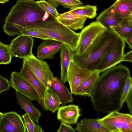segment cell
I'll list each match as a JSON object with an SVG mask.
<instances>
[{"label":"cell","instance_id":"1","mask_svg":"<svg viewBox=\"0 0 132 132\" xmlns=\"http://www.w3.org/2000/svg\"><path fill=\"white\" fill-rule=\"evenodd\" d=\"M100 76L90 97L94 109L104 113L119 111L120 99L129 68L122 64L109 68Z\"/></svg>","mask_w":132,"mask_h":132},{"label":"cell","instance_id":"2","mask_svg":"<svg viewBox=\"0 0 132 132\" xmlns=\"http://www.w3.org/2000/svg\"><path fill=\"white\" fill-rule=\"evenodd\" d=\"M50 15L35 0H17L6 17L3 26L16 24L30 28L41 27L47 21L52 20L48 19Z\"/></svg>","mask_w":132,"mask_h":132},{"label":"cell","instance_id":"3","mask_svg":"<svg viewBox=\"0 0 132 132\" xmlns=\"http://www.w3.org/2000/svg\"><path fill=\"white\" fill-rule=\"evenodd\" d=\"M120 37L110 28L102 33L82 54L74 53L72 60L78 66L92 72L106 54L115 45Z\"/></svg>","mask_w":132,"mask_h":132},{"label":"cell","instance_id":"4","mask_svg":"<svg viewBox=\"0 0 132 132\" xmlns=\"http://www.w3.org/2000/svg\"><path fill=\"white\" fill-rule=\"evenodd\" d=\"M32 29L43 33L51 39L58 41L67 45L73 51L77 48L79 33L76 32L55 19L47 21L42 27Z\"/></svg>","mask_w":132,"mask_h":132},{"label":"cell","instance_id":"5","mask_svg":"<svg viewBox=\"0 0 132 132\" xmlns=\"http://www.w3.org/2000/svg\"><path fill=\"white\" fill-rule=\"evenodd\" d=\"M99 120L111 132H132V116L130 114L114 111Z\"/></svg>","mask_w":132,"mask_h":132},{"label":"cell","instance_id":"6","mask_svg":"<svg viewBox=\"0 0 132 132\" xmlns=\"http://www.w3.org/2000/svg\"><path fill=\"white\" fill-rule=\"evenodd\" d=\"M107 28L99 22H93L84 28L79 33L77 47L73 51L75 54H82L95 40Z\"/></svg>","mask_w":132,"mask_h":132},{"label":"cell","instance_id":"7","mask_svg":"<svg viewBox=\"0 0 132 132\" xmlns=\"http://www.w3.org/2000/svg\"><path fill=\"white\" fill-rule=\"evenodd\" d=\"M125 42L120 37L115 45L108 52L99 64L96 71L100 73L122 61Z\"/></svg>","mask_w":132,"mask_h":132},{"label":"cell","instance_id":"8","mask_svg":"<svg viewBox=\"0 0 132 132\" xmlns=\"http://www.w3.org/2000/svg\"><path fill=\"white\" fill-rule=\"evenodd\" d=\"M34 39L31 37L19 35L13 39L9 45L12 57L25 59L33 54L32 49Z\"/></svg>","mask_w":132,"mask_h":132},{"label":"cell","instance_id":"9","mask_svg":"<svg viewBox=\"0 0 132 132\" xmlns=\"http://www.w3.org/2000/svg\"><path fill=\"white\" fill-rule=\"evenodd\" d=\"M25 60L34 74L45 88L49 87L54 76L47 62L38 59L34 55Z\"/></svg>","mask_w":132,"mask_h":132},{"label":"cell","instance_id":"10","mask_svg":"<svg viewBox=\"0 0 132 132\" xmlns=\"http://www.w3.org/2000/svg\"><path fill=\"white\" fill-rule=\"evenodd\" d=\"M10 84L16 90L31 101H39L37 92L31 84L19 72H12L11 74Z\"/></svg>","mask_w":132,"mask_h":132},{"label":"cell","instance_id":"11","mask_svg":"<svg viewBox=\"0 0 132 132\" xmlns=\"http://www.w3.org/2000/svg\"><path fill=\"white\" fill-rule=\"evenodd\" d=\"M26 129L20 116L11 111L3 113L0 121V132H26Z\"/></svg>","mask_w":132,"mask_h":132},{"label":"cell","instance_id":"12","mask_svg":"<svg viewBox=\"0 0 132 132\" xmlns=\"http://www.w3.org/2000/svg\"><path fill=\"white\" fill-rule=\"evenodd\" d=\"M23 60V65L19 73L36 90L39 97L38 103L44 110L46 111L43 101L46 88L34 74L26 61Z\"/></svg>","mask_w":132,"mask_h":132},{"label":"cell","instance_id":"13","mask_svg":"<svg viewBox=\"0 0 132 132\" xmlns=\"http://www.w3.org/2000/svg\"><path fill=\"white\" fill-rule=\"evenodd\" d=\"M93 72L78 65L72 60L68 68L67 81L69 83L71 92L73 94L78 86L90 76Z\"/></svg>","mask_w":132,"mask_h":132},{"label":"cell","instance_id":"14","mask_svg":"<svg viewBox=\"0 0 132 132\" xmlns=\"http://www.w3.org/2000/svg\"><path fill=\"white\" fill-rule=\"evenodd\" d=\"M44 40L38 47L37 58L42 60L53 59L55 55L60 50L64 44L53 39Z\"/></svg>","mask_w":132,"mask_h":132},{"label":"cell","instance_id":"15","mask_svg":"<svg viewBox=\"0 0 132 132\" xmlns=\"http://www.w3.org/2000/svg\"><path fill=\"white\" fill-rule=\"evenodd\" d=\"M57 118L61 122L75 124L80 116L78 106L71 104L62 106L57 109Z\"/></svg>","mask_w":132,"mask_h":132},{"label":"cell","instance_id":"16","mask_svg":"<svg viewBox=\"0 0 132 132\" xmlns=\"http://www.w3.org/2000/svg\"><path fill=\"white\" fill-rule=\"evenodd\" d=\"M87 18L74 14L70 11L59 14L55 20L70 29H82Z\"/></svg>","mask_w":132,"mask_h":132},{"label":"cell","instance_id":"17","mask_svg":"<svg viewBox=\"0 0 132 132\" xmlns=\"http://www.w3.org/2000/svg\"><path fill=\"white\" fill-rule=\"evenodd\" d=\"M75 130L78 132H111L99 118H84L77 122Z\"/></svg>","mask_w":132,"mask_h":132},{"label":"cell","instance_id":"18","mask_svg":"<svg viewBox=\"0 0 132 132\" xmlns=\"http://www.w3.org/2000/svg\"><path fill=\"white\" fill-rule=\"evenodd\" d=\"M123 19L116 12L113 4L97 16L96 21L107 28L117 26Z\"/></svg>","mask_w":132,"mask_h":132},{"label":"cell","instance_id":"19","mask_svg":"<svg viewBox=\"0 0 132 132\" xmlns=\"http://www.w3.org/2000/svg\"><path fill=\"white\" fill-rule=\"evenodd\" d=\"M59 97L61 104L64 105L72 102L73 98L72 94L67 88L56 77H53L48 87Z\"/></svg>","mask_w":132,"mask_h":132},{"label":"cell","instance_id":"20","mask_svg":"<svg viewBox=\"0 0 132 132\" xmlns=\"http://www.w3.org/2000/svg\"><path fill=\"white\" fill-rule=\"evenodd\" d=\"M73 53V51L68 45L64 44L60 49V80L63 84L67 81L68 69L70 62L72 60Z\"/></svg>","mask_w":132,"mask_h":132},{"label":"cell","instance_id":"21","mask_svg":"<svg viewBox=\"0 0 132 132\" xmlns=\"http://www.w3.org/2000/svg\"><path fill=\"white\" fill-rule=\"evenodd\" d=\"M100 73L97 71L93 72L90 76L78 86L73 94L90 97L100 76Z\"/></svg>","mask_w":132,"mask_h":132},{"label":"cell","instance_id":"22","mask_svg":"<svg viewBox=\"0 0 132 132\" xmlns=\"http://www.w3.org/2000/svg\"><path fill=\"white\" fill-rule=\"evenodd\" d=\"M16 98L19 104L34 121L39 123L40 117L42 116L39 110L25 97L17 91H16Z\"/></svg>","mask_w":132,"mask_h":132},{"label":"cell","instance_id":"23","mask_svg":"<svg viewBox=\"0 0 132 132\" xmlns=\"http://www.w3.org/2000/svg\"><path fill=\"white\" fill-rule=\"evenodd\" d=\"M110 29L122 38L132 34V14L123 18L116 26Z\"/></svg>","mask_w":132,"mask_h":132},{"label":"cell","instance_id":"24","mask_svg":"<svg viewBox=\"0 0 132 132\" xmlns=\"http://www.w3.org/2000/svg\"><path fill=\"white\" fill-rule=\"evenodd\" d=\"M44 105L47 110L54 113L61 104L58 97L50 88H46L44 98Z\"/></svg>","mask_w":132,"mask_h":132},{"label":"cell","instance_id":"25","mask_svg":"<svg viewBox=\"0 0 132 132\" xmlns=\"http://www.w3.org/2000/svg\"><path fill=\"white\" fill-rule=\"evenodd\" d=\"M113 5L116 12L122 18L132 14V0H116Z\"/></svg>","mask_w":132,"mask_h":132},{"label":"cell","instance_id":"26","mask_svg":"<svg viewBox=\"0 0 132 132\" xmlns=\"http://www.w3.org/2000/svg\"><path fill=\"white\" fill-rule=\"evenodd\" d=\"M97 6L96 5H86L80 6L69 11L72 13L81 16L93 19L97 15Z\"/></svg>","mask_w":132,"mask_h":132},{"label":"cell","instance_id":"27","mask_svg":"<svg viewBox=\"0 0 132 132\" xmlns=\"http://www.w3.org/2000/svg\"><path fill=\"white\" fill-rule=\"evenodd\" d=\"M47 1L52 6L56 9L58 6L61 5L65 9L72 10L83 4L80 0H47Z\"/></svg>","mask_w":132,"mask_h":132},{"label":"cell","instance_id":"28","mask_svg":"<svg viewBox=\"0 0 132 132\" xmlns=\"http://www.w3.org/2000/svg\"><path fill=\"white\" fill-rule=\"evenodd\" d=\"M26 129L28 132H43L44 131L41 126L38 124L35 123L29 115L27 113L23 115Z\"/></svg>","mask_w":132,"mask_h":132},{"label":"cell","instance_id":"29","mask_svg":"<svg viewBox=\"0 0 132 132\" xmlns=\"http://www.w3.org/2000/svg\"><path fill=\"white\" fill-rule=\"evenodd\" d=\"M12 57L9 45L4 44L0 41V64H9Z\"/></svg>","mask_w":132,"mask_h":132},{"label":"cell","instance_id":"30","mask_svg":"<svg viewBox=\"0 0 132 132\" xmlns=\"http://www.w3.org/2000/svg\"><path fill=\"white\" fill-rule=\"evenodd\" d=\"M36 2L41 8L52 15L55 19L59 14L56 9L52 6L47 1L40 0Z\"/></svg>","mask_w":132,"mask_h":132},{"label":"cell","instance_id":"31","mask_svg":"<svg viewBox=\"0 0 132 132\" xmlns=\"http://www.w3.org/2000/svg\"><path fill=\"white\" fill-rule=\"evenodd\" d=\"M131 89H132V79L130 76H129L128 77L126 80L121 95L120 103L122 106L125 102L127 96Z\"/></svg>","mask_w":132,"mask_h":132},{"label":"cell","instance_id":"32","mask_svg":"<svg viewBox=\"0 0 132 132\" xmlns=\"http://www.w3.org/2000/svg\"><path fill=\"white\" fill-rule=\"evenodd\" d=\"M11 86L9 81L0 75V95L2 92L8 90Z\"/></svg>","mask_w":132,"mask_h":132},{"label":"cell","instance_id":"33","mask_svg":"<svg viewBox=\"0 0 132 132\" xmlns=\"http://www.w3.org/2000/svg\"><path fill=\"white\" fill-rule=\"evenodd\" d=\"M57 131L58 132H75V131L71 126L62 122Z\"/></svg>","mask_w":132,"mask_h":132},{"label":"cell","instance_id":"34","mask_svg":"<svg viewBox=\"0 0 132 132\" xmlns=\"http://www.w3.org/2000/svg\"><path fill=\"white\" fill-rule=\"evenodd\" d=\"M125 102L127 103L130 114L132 115V89L127 96Z\"/></svg>","mask_w":132,"mask_h":132},{"label":"cell","instance_id":"35","mask_svg":"<svg viewBox=\"0 0 132 132\" xmlns=\"http://www.w3.org/2000/svg\"><path fill=\"white\" fill-rule=\"evenodd\" d=\"M132 61V51L131 50L125 54H124L122 59V61Z\"/></svg>","mask_w":132,"mask_h":132},{"label":"cell","instance_id":"36","mask_svg":"<svg viewBox=\"0 0 132 132\" xmlns=\"http://www.w3.org/2000/svg\"><path fill=\"white\" fill-rule=\"evenodd\" d=\"M124 41L128 45L130 48H132V34L122 38Z\"/></svg>","mask_w":132,"mask_h":132},{"label":"cell","instance_id":"37","mask_svg":"<svg viewBox=\"0 0 132 132\" xmlns=\"http://www.w3.org/2000/svg\"><path fill=\"white\" fill-rule=\"evenodd\" d=\"M9 0H0V3L4 4L6 2H7Z\"/></svg>","mask_w":132,"mask_h":132},{"label":"cell","instance_id":"38","mask_svg":"<svg viewBox=\"0 0 132 132\" xmlns=\"http://www.w3.org/2000/svg\"><path fill=\"white\" fill-rule=\"evenodd\" d=\"M3 113L0 112V121L1 119Z\"/></svg>","mask_w":132,"mask_h":132}]
</instances>
